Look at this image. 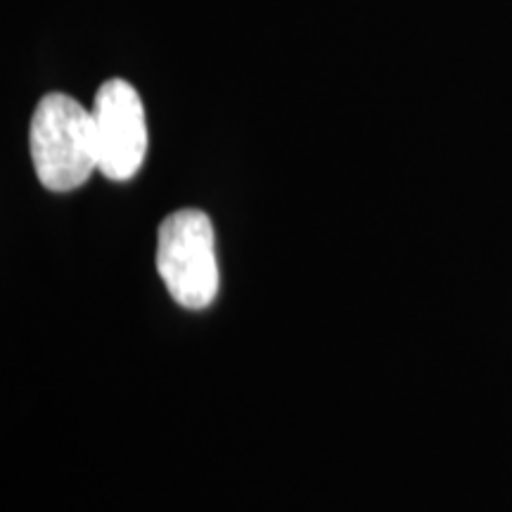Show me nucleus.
<instances>
[{"instance_id": "obj_1", "label": "nucleus", "mask_w": 512, "mask_h": 512, "mask_svg": "<svg viewBox=\"0 0 512 512\" xmlns=\"http://www.w3.org/2000/svg\"><path fill=\"white\" fill-rule=\"evenodd\" d=\"M29 143L43 188L76 190L98 171L93 114L69 95H43L31 119Z\"/></svg>"}, {"instance_id": "obj_2", "label": "nucleus", "mask_w": 512, "mask_h": 512, "mask_svg": "<svg viewBox=\"0 0 512 512\" xmlns=\"http://www.w3.org/2000/svg\"><path fill=\"white\" fill-rule=\"evenodd\" d=\"M157 271L183 309H207L219 292L214 226L200 209H178L157 233Z\"/></svg>"}, {"instance_id": "obj_3", "label": "nucleus", "mask_w": 512, "mask_h": 512, "mask_svg": "<svg viewBox=\"0 0 512 512\" xmlns=\"http://www.w3.org/2000/svg\"><path fill=\"white\" fill-rule=\"evenodd\" d=\"M98 171L110 181L138 174L147 155L145 107L136 88L124 79L105 81L93 102Z\"/></svg>"}]
</instances>
